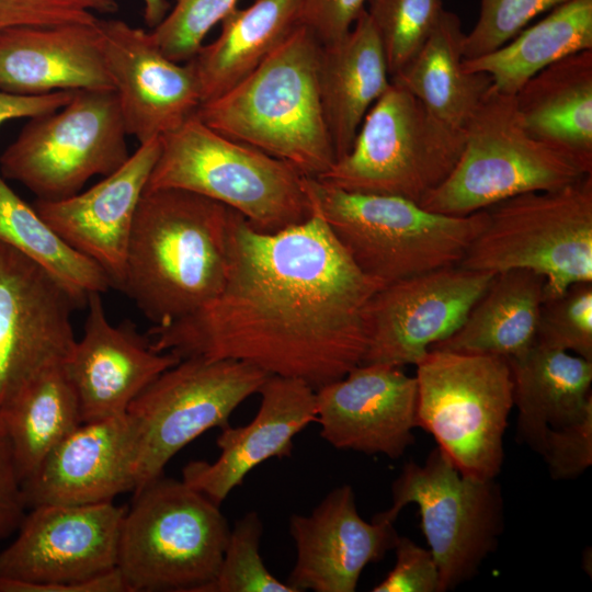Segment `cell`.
<instances>
[{"instance_id":"1","label":"cell","mask_w":592,"mask_h":592,"mask_svg":"<svg viewBox=\"0 0 592 592\" xmlns=\"http://www.w3.org/2000/svg\"><path fill=\"white\" fill-rule=\"evenodd\" d=\"M276 232L234 212L226 282L201 309L152 327L158 352L236 360L315 390L362 363L364 308L385 284L364 274L311 208Z\"/></svg>"},{"instance_id":"2","label":"cell","mask_w":592,"mask_h":592,"mask_svg":"<svg viewBox=\"0 0 592 592\" xmlns=\"http://www.w3.org/2000/svg\"><path fill=\"white\" fill-rule=\"evenodd\" d=\"M234 212L180 189L145 190L121 291L155 327L193 314L221 291Z\"/></svg>"},{"instance_id":"3","label":"cell","mask_w":592,"mask_h":592,"mask_svg":"<svg viewBox=\"0 0 592 592\" xmlns=\"http://www.w3.org/2000/svg\"><path fill=\"white\" fill-rule=\"evenodd\" d=\"M320 45L299 25L247 78L202 103L195 115L223 136L319 178L337 160L319 94Z\"/></svg>"},{"instance_id":"4","label":"cell","mask_w":592,"mask_h":592,"mask_svg":"<svg viewBox=\"0 0 592 592\" xmlns=\"http://www.w3.org/2000/svg\"><path fill=\"white\" fill-rule=\"evenodd\" d=\"M304 187L356 266L384 284L458 265L487 219L485 209L449 216L403 197L349 192L316 178L304 177Z\"/></svg>"},{"instance_id":"5","label":"cell","mask_w":592,"mask_h":592,"mask_svg":"<svg viewBox=\"0 0 592 592\" xmlns=\"http://www.w3.org/2000/svg\"><path fill=\"white\" fill-rule=\"evenodd\" d=\"M160 141L146 190L200 194L238 212L262 232L280 231L311 215L305 175L296 168L223 136L196 115Z\"/></svg>"},{"instance_id":"6","label":"cell","mask_w":592,"mask_h":592,"mask_svg":"<svg viewBox=\"0 0 592 592\" xmlns=\"http://www.w3.org/2000/svg\"><path fill=\"white\" fill-rule=\"evenodd\" d=\"M229 533L217 503L162 475L126 509L116 568L127 592H201L218 572Z\"/></svg>"},{"instance_id":"7","label":"cell","mask_w":592,"mask_h":592,"mask_svg":"<svg viewBox=\"0 0 592 592\" xmlns=\"http://www.w3.org/2000/svg\"><path fill=\"white\" fill-rule=\"evenodd\" d=\"M465 145L448 177L419 203L467 216L506 198L571 184L592 170L535 139L523 126L514 95L492 84L465 127Z\"/></svg>"},{"instance_id":"8","label":"cell","mask_w":592,"mask_h":592,"mask_svg":"<svg viewBox=\"0 0 592 592\" xmlns=\"http://www.w3.org/2000/svg\"><path fill=\"white\" fill-rule=\"evenodd\" d=\"M486 224L458 265L499 273L532 270L545 298L592 282V173L566 186L520 194L487 208Z\"/></svg>"},{"instance_id":"9","label":"cell","mask_w":592,"mask_h":592,"mask_svg":"<svg viewBox=\"0 0 592 592\" xmlns=\"http://www.w3.org/2000/svg\"><path fill=\"white\" fill-rule=\"evenodd\" d=\"M464 145V129L440 121L391 82L365 115L349 152L316 179L349 192L419 204L448 177Z\"/></svg>"},{"instance_id":"10","label":"cell","mask_w":592,"mask_h":592,"mask_svg":"<svg viewBox=\"0 0 592 592\" xmlns=\"http://www.w3.org/2000/svg\"><path fill=\"white\" fill-rule=\"evenodd\" d=\"M417 425L464 475L494 479L503 464V435L513 408L506 358L430 350L415 365Z\"/></svg>"},{"instance_id":"11","label":"cell","mask_w":592,"mask_h":592,"mask_svg":"<svg viewBox=\"0 0 592 592\" xmlns=\"http://www.w3.org/2000/svg\"><path fill=\"white\" fill-rule=\"evenodd\" d=\"M30 510L0 551V592H127L116 568L124 506L106 501Z\"/></svg>"},{"instance_id":"12","label":"cell","mask_w":592,"mask_h":592,"mask_svg":"<svg viewBox=\"0 0 592 592\" xmlns=\"http://www.w3.org/2000/svg\"><path fill=\"white\" fill-rule=\"evenodd\" d=\"M126 136L114 90L75 91L62 107L31 117L0 156V173L38 200H62L122 167Z\"/></svg>"},{"instance_id":"13","label":"cell","mask_w":592,"mask_h":592,"mask_svg":"<svg viewBox=\"0 0 592 592\" xmlns=\"http://www.w3.org/2000/svg\"><path fill=\"white\" fill-rule=\"evenodd\" d=\"M267 376L241 361L186 357L153 379L126 412L137 444L134 491L162 476L169 460L197 436L230 425L231 413Z\"/></svg>"},{"instance_id":"14","label":"cell","mask_w":592,"mask_h":592,"mask_svg":"<svg viewBox=\"0 0 592 592\" xmlns=\"http://www.w3.org/2000/svg\"><path fill=\"white\" fill-rule=\"evenodd\" d=\"M391 496L390 508L377 516L395 523L406 505H418L442 592L471 579L498 546L503 527L499 486L494 479L462 474L439 447L422 465H403Z\"/></svg>"},{"instance_id":"15","label":"cell","mask_w":592,"mask_h":592,"mask_svg":"<svg viewBox=\"0 0 592 592\" xmlns=\"http://www.w3.org/2000/svg\"><path fill=\"white\" fill-rule=\"evenodd\" d=\"M38 264L0 240V414L76 341L72 312L86 305Z\"/></svg>"},{"instance_id":"16","label":"cell","mask_w":592,"mask_h":592,"mask_svg":"<svg viewBox=\"0 0 592 592\" xmlns=\"http://www.w3.org/2000/svg\"><path fill=\"white\" fill-rule=\"evenodd\" d=\"M493 275L451 265L382 286L364 308L361 364L417 365L462 326Z\"/></svg>"},{"instance_id":"17","label":"cell","mask_w":592,"mask_h":592,"mask_svg":"<svg viewBox=\"0 0 592 592\" xmlns=\"http://www.w3.org/2000/svg\"><path fill=\"white\" fill-rule=\"evenodd\" d=\"M99 25L127 135L144 144L174 132L196 114L202 96L192 60L168 58L151 31L123 20L100 19Z\"/></svg>"},{"instance_id":"18","label":"cell","mask_w":592,"mask_h":592,"mask_svg":"<svg viewBox=\"0 0 592 592\" xmlns=\"http://www.w3.org/2000/svg\"><path fill=\"white\" fill-rule=\"evenodd\" d=\"M418 384L401 367L360 364L316 389L320 435L338 449L401 457L414 442Z\"/></svg>"},{"instance_id":"19","label":"cell","mask_w":592,"mask_h":592,"mask_svg":"<svg viewBox=\"0 0 592 592\" xmlns=\"http://www.w3.org/2000/svg\"><path fill=\"white\" fill-rule=\"evenodd\" d=\"M83 335L62 362L82 422L123 415L134 399L180 358L156 351L129 321L112 325L100 293L87 299Z\"/></svg>"},{"instance_id":"20","label":"cell","mask_w":592,"mask_h":592,"mask_svg":"<svg viewBox=\"0 0 592 592\" xmlns=\"http://www.w3.org/2000/svg\"><path fill=\"white\" fill-rule=\"evenodd\" d=\"M296 560L286 583L296 592H354L364 568L394 548V523L358 514L350 485L331 490L307 515L293 514Z\"/></svg>"},{"instance_id":"21","label":"cell","mask_w":592,"mask_h":592,"mask_svg":"<svg viewBox=\"0 0 592 592\" xmlns=\"http://www.w3.org/2000/svg\"><path fill=\"white\" fill-rule=\"evenodd\" d=\"M161 149L160 137L139 144L126 162L87 191L34 202L39 216L72 248L95 262L121 289L130 232Z\"/></svg>"},{"instance_id":"22","label":"cell","mask_w":592,"mask_h":592,"mask_svg":"<svg viewBox=\"0 0 592 592\" xmlns=\"http://www.w3.org/2000/svg\"><path fill=\"white\" fill-rule=\"evenodd\" d=\"M137 444L127 413L82 422L22 482L26 508L113 501L136 488Z\"/></svg>"},{"instance_id":"23","label":"cell","mask_w":592,"mask_h":592,"mask_svg":"<svg viewBox=\"0 0 592 592\" xmlns=\"http://www.w3.org/2000/svg\"><path fill=\"white\" fill-rule=\"evenodd\" d=\"M260 406L247 425L221 429L216 440L219 457L189 462L182 480L220 505L258 465L289 457L293 439L317 420L316 390L304 380L269 375L259 388Z\"/></svg>"},{"instance_id":"24","label":"cell","mask_w":592,"mask_h":592,"mask_svg":"<svg viewBox=\"0 0 592 592\" xmlns=\"http://www.w3.org/2000/svg\"><path fill=\"white\" fill-rule=\"evenodd\" d=\"M99 22L1 31L0 90L19 95L114 90Z\"/></svg>"},{"instance_id":"25","label":"cell","mask_w":592,"mask_h":592,"mask_svg":"<svg viewBox=\"0 0 592 592\" xmlns=\"http://www.w3.org/2000/svg\"><path fill=\"white\" fill-rule=\"evenodd\" d=\"M390 83L383 45L366 10L342 38L320 45L319 94L337 159L349 152L365 115Z\"/></svg>"},{"instance_id":"26","label":"cell","mask_w":592,"mask_h":592,"mask_svg":"<svg viewBox=\"0 0 592 592\" xmlns=\"http://www.w3.org/2000/svg\"><path fill=\"white\" fill-rule=\"evenodd\" d=\"M508 362L519 436L537 453L548 429L576 423L592 411V361L535 343Z\"/></svg>"},{"instance_id":"27","label":"cell","mask_w":592,"mask_h":592,"mask_svg":"<svg viewBox=\"0 0 592 592\" xmlns=\"http://www.w3.org/2000/svg\"><path fill=\"white\" fill-rule=\"evenodd\" d=\"M525 129L592 170V49L566 56L514 94Z\"/></svg>"},{"instance_id":"28","label":"cell","mask_w":592,"mask_h":592,"mask_svg":"<svg viewBox=\"0 0 592 592\" xmlns=\"http://www.w3.org/2000/svg\"><path fill=\"white\" fill-rule=\"evenodd\" d=\"M303 0H255L223 19L215 41L191 59L202 103L226 93L276 50L300 25Z\"/></svg>"},{"instance_id":"29","label":"cell","mask_w":592,"mask_h":592,"mask_svg":"<svg viewBox=\"0 0 592 592\" xmlns=\"http://www.w3.org/2000/svg\"><path fill=\"white\" fill-rule=\"evenodd\" d=\"M545 286L546 280L532 270L496 273L462 326L430 350L489 354L506 360L521 355L536 343Z\"/></svg>"},{"instance_id":"30","label":"cell","mask_w":592,"mask_h":592,"mask_svg":"<svg viewBox=\"0 0 592 592\" xmlns=\"http://www.w3.org/2000/svg\"><path fill=\"white\" fill-rule=\"evenodd\" d=\"M464 38L459 16L444 10L420 49L390 78L440 121L462 129L493 84L489 75L465 69Z\"/></svg>"},{"instance_id":"31","label":"cell","mask_w":592,"mask_h":592,"mask_svg":"<svg viewBox=\"0 0 592 592\" xmlns=\"http://www.w3.org/2000/svg\"><path fill=\"white\" fill-rule=\"evenodd\" d=\"M587 49H592V0H569L494 52L464 59V67L489 75L499 92L514 95L542 69Z\"/></svg>"},{"instance_id":"32","label":"cell","mask_w":592,"mask_h":592,"mask_svg":"<svg viewBox=\"0 0 592 592\" xmlns=\"http://www.w3.org/2000/svg\"><path fill=\"white\" fill-rule=\"evenodd\" d=\"M61 365L45 371L0 414L22 482L82 423Z\"/></svg>"},{"instance_id":"33","label":"cell","mask_w":592,"mask_h":592,"mask_svg":"<svg viewBox=\"0 0 592 592\" xmlns=\"http://www.w3.org/2000/svg\"><path fill=\"white\" fill-rule=\"evenodd\" d=\"M0 240L21 252L87 301L113 287L107 274L65 241L0 173Z\"/></svg>"},{"instance_id":"34","label":"cell","mask_w":592,"mask_h":592,"mask_svg":"<svg viewBox=\"0 0 592 592\" xmlns=\"http://www.w3.org/2000/svg\"><path fill=\"white\" fill-rule=\"evenodd\" d=\"M365 10L391 78L420 49L445 9L442 0H367Z\"/></svg>"},{"instance_id":"35","label":"cell","mask_w":592,"mask_h":592,"mask_svg":"<svg viewBox=\"0 0 592 592\" xmlns=\"http://www.w3.org/2000/svg\"><path fill=\"white\" fill-rule=\"evenodd\" d=\"M262 531L257 512L240 517L230 528L216 577L201 592H296L265 567L260 555Z\"/></svg>"},{"instance_id":"36","label":"cell","mask_w":592,"mask_h":592,"mask_svg":"<svg viewBox=\"0 0 592 592\" xmlns=\"http://www.w3.org/2000/svg\"><path fill=\"white\" fill-rule=\"evenodd\" d=\"M536 343L592 361V282L571 284L562 294L544 298Z\"/></svg>"},{"instance_id":"37","label":"cell","mask_w":592,"mask_h":592,"mask_svg":"<svg viewBox=\"0 0 592 592\" xmlns=\"http://www.w3.org/2000/svg\"><path fill=\"white\" fill-rule=\"evenodd\" d=\"M239 0H177L151 34L161 52L177 62L191 60L208 32L223 21Z\"/></svg>"},{"instance_id":"38","label":"cell","mask_w":592,"mask_h":592,"mask_svg":"<svg viewBox=\"0 0 592 592\" xmlns=\"http://www.w3.org/2000/svg\"><path fill=\"white\" fill-rule=\"evenodd\" d=\"M569 0H480L479 15L465 34V59H473L502 47L538 14Z\"/></svg>"},{"instance_id":"39","label":"cell","mask_w":592,"mask_h":592,"mask_svg":"<svg viewBox=\"0 0 592 592\" xmlns=\"http://www.w3.org/2000/svg\"><path fill=\"white\" fill-rule=\"evenodd\" d=\"M116 0H0V32L16 26H55L95 22L114 13Z\"/></svg>"},{"instance_id":"40","label":"cell","mask_w":592,"mask_h":592,"mask_svg":"<svg viewBox=\"0 0 592 592\" xmlns=\"http://www.w3.org/2000/svg\"><path fill=\"white\" fill-rule=\"evenodd\" d=\"M538 453L556 480L583 474L592 465V411L576 423L548 429Z\"/></svg>"},{"instance_id":"41","label":"cell","mask_w":592,"mask_h":592,"mask_svg":"<svg viewBox=\"0 0 592 592\" xmlns=\"http://www.w3.org/2000/svg\"><path fill=\"white\" fill-rule=\"evenodd\" d=\"M392 549L395 566L373 592H442L440 571L430 549L399 535Z\"/></svg>"},{"instance_id":"42","label":"cell","mask_w":592,"mask_h":592,"mask_svg":"<svg viewBox=\"0 0 592 592\" xmlns=\"http://www.w3.org/2000/svg\"><path fill=\"white\" fill-rule=\"evenodd\" d=\"M367 0H303L300 25L321 45L342 38L365 10Z\"/></svg>"},{"instance_id":"43","label":"cell","mask_w":592,"mask_h":592,"mask_svg":"<svg viewBox=\"0 0 592 592\" xmlns=\"http://www.w3.org/2000/svg\"><path fill=\"white\" fill-rule=\"evenodd\" d=\"M25 509L22 481L0 418V540L18 530Z\"/></svg>"},{"instance_id":"44","label":"cell","mask_w":592,"mask_h":592,"mask_svg":"<svg viewBox=\"0 0 592 592\" xmlns=\"http://www.w3.org/2000/svg\"><path fill=\"white\" fill-rule=\"evenodd\" d=\"M75 91H55L42 95H19L0 90V125L16 118L34 117L66 105Z\"/></svg>"},{"instance_id":"45","label":"cell","mask_w":592,"mask_h":592,"mask_svg":"<svg viewBox=\"0 0 592 592\" xmlns=\"http://www.w3.org/2000/svg\"><path fill=\"white\" fill-rule=\"evenodd\" d=\"M144 3V20L146 24L153 29L167 15L170 9L168 0H141Z\"/></svg>"}]
</instances>
